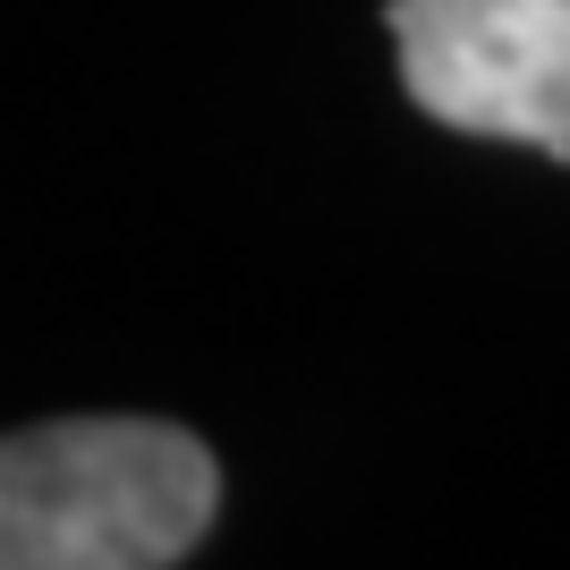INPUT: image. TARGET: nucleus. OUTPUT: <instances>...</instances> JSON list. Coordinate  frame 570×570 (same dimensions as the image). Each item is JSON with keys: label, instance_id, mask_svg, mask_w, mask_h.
Returning <instances> with one entry per match:
<instances>
[{"label": "nucleus", "instance_id": "f257e3e1", "mask_svg": "<svg viewBox=\"0 0 570 570\" xmlns=\"http://www.w3.org/2000/svg\"><path fill=\"white\" fill-rule=\"evenodd\" d=\"M222 469L163 417L0 434V570H170L214 528Z\"/></svg>", "mask_w": 570, "mask_h": 570}, {"label": "nucleus", "instance_id": "f03ea898", "mask_svg": "<svg viewBox=\"0 0 570 570\" xmlns=\"http://www.w3.org/2000/svg\"><path fill=\"white\" fill-rule=\"evenodd\" d=\"M392 43L417 111L570 163V0H392Z\"/></svg>", "mask_w": 570, "mask_h": 570}]
</instances>
